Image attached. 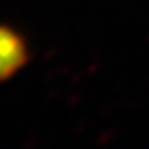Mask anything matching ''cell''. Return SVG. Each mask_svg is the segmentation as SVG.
I'll return each mask as SVG.
<instances>
[{
	"mask_svg": "<svg viewBox=\"0 0 149 149\" xmlns=\"http://www.w3.org/2000/svg\"><path fill=\"white\" fill-rule=\"evenodd\" d=\"M25 62V47L10 29L0 27V79L12 76Z\"/></svg>",
	"mask_w": 149,
	"mask_h": 149,
	"instance_id": "cell-1",
	"label": "cell"
}]
</instances>
